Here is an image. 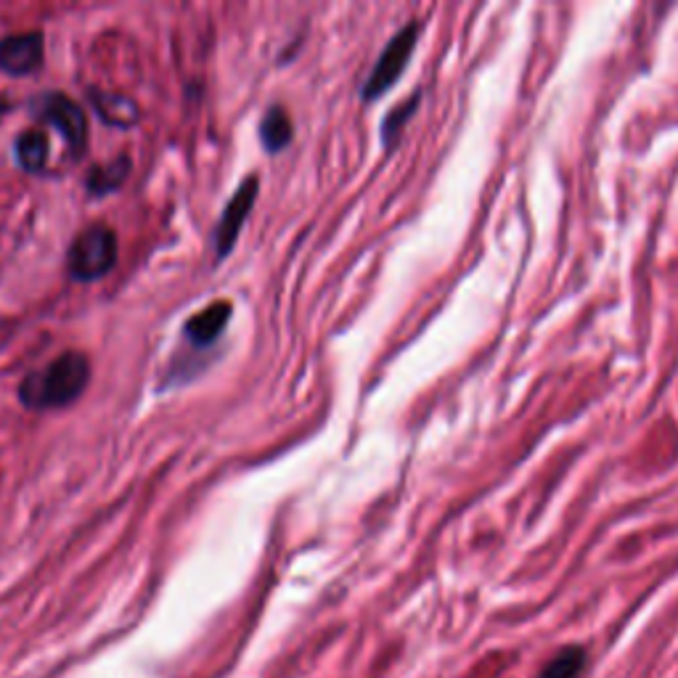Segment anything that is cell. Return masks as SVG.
I'll return each mask as SVG.
<instances>
[{"label": "cell", "instance_id": "9c48e42d", "mask_svg": "<svg viewBox=\"0 0 678 678\" xmlns=\"http://www.w3.org/2000/svg\"><path fill=\"white\" fill-rule=\"evenodd\" d=\"M16 162L27 173H43L48 165V156H51V143H48L46 130L30 128L24 133H19L14 143Z\"/></svg>", "mask_w": 678, "mask_h": 678}, {"label": "cell", "instance_id": "ba28073f", "mask_svg": "<svg viewBox=\"0 0 678 678\" xmlns=\"http://www.w3.org/2000/svg\"><path fill=\"white\" fill-rule=\"evenodd\" d=\"M87 98H91L93 109L96 115L102 117V122L112 125V128H133V125L141 119V109L133 98L122 96V93H112V91H98V87H91L87 91Z\"/></svg>", "mask_w": 678, "mask_h": 678}, {"label": "cell", "instance_id": "8fae6325", "mask_svg": "<svg viewBox=\"0 0 678 678\" xmlns=\"http://www.w3.org/2000/svg\"><path fill=\"white\" fill-rule=\"evenodd\" d=\"M130 175V160L128 156H117V160H109L104 162V165H96L87 173V191L93 194V197H106V194L117 191L119 186L128 180Z\"/></svg>", "mask_w": 678, "mask_h": 678}, {"label": "cell", "instance_id": "3957f363", "mask_svg": "<svg viewBox=\"0 0 678 678\" xmlns=\"http://www.w3.org/2000/svg\"><path fill=\"white\" fill-rule=\"evenodd\" d=\"M30 109L35 112L40 122L56 128V133L65 138L67 147L72 149L74 160L83 156L87 147V117L83 106L74 104L65 93H43L30 104Z\"/></svg>", "mask_w": 678, "mask_h": 678}, {"label": "cell", "instance_id": "8992f818", "mask_svg": "<svg viewBox=\"0 0 678 678\" xmlns=\"http://www.w3.org/2000/svg\"><path fill=\"white\" fill-rule=\"evenodd\" d=\"M43 35L40 33H22L9 35L0 40V72L24 78L33 74L43 65Z\"/></svg>", "mask_w": 678, "mask_h": 678}, {"label": "cell", "instance_id": "277c9868", "mask_svg": "<svg viewBox=\"0 0 678 678\" xmlns=\"http://www.w3.org/2000/svg\"><path fill=\"white\" fill-rule=\"evenodd\" d=\"M419 24H406L398 35L387 43V48L376 59V67L369 74L366 85H363V102H376L385 96L390 87L398 83L400 74L406 72L408 61H411L413 48H417Z\"/></svg>", "mask_w": 678, "mask_h": 678}, {"label": "cell", "instance_id": "30bf717a", "mask_svg": "<svg viewBox=\"0 0 678 678\" xmlns=\"http://www.w3.org/2000/svg\"><path fill=\"white\" fill-rule=\"evenodd\" d=\"M292 138H294V128H292V117H289V112L281 104L271 106L260 122V141H262V147H266V152L279 154L281 149H287L289 143H292Z\"/></svg>", "mask_w": 678, "mask_h": 678}, {"label": "cell", "instance_id": "4fadbf2b", "mask_svg": "<svg viewBox=\"0 0 678 678\" xmlns=\"http://www.w3.org/2000/svg\"><path fill=\"white\" fill-rule=\"evenodd\" d=\"M417 104H419V93H413L408 102H404L398 109H393L390 115L385 117V122H382V141H385L387 149H393L395 143H398L400 130H404V125L411 119L413 112H417Z\"/></svg>", "mask_w": 678, "mask_h": 678}, {"label": "cell", "instance_id": "6da1fadb", "mask_svg": "<svg viewBox=\"0 0 678 678\" xmlns=\"http://www.w3.org/2000/svg\"><path fill=\"white\" fill-rule=\"evenodd\" d=\"M91 361L80 350H67L46 369L27 374L19 385V400L33 411L72 406L91 382Z\"/></svg>", "mask_w": 678, "mask_h": 678}, {"label": "cell", "instance_id": "7a4b0ae2", "mask_svg": "<svg viewBox=\"0 0 678 678\" xmlns=\"http://www.w3.org/2000/svg\"><path fill=\"white\" fill-rule=\"evenodd\" d=\"M117 234L109 225H87L69 244L67 273L80 284L104 279L117 266Z\"/></svg>", "mask_w": 678, "mask_h": 678}, {"label": "cell", "instance_id": "52a82bcc", "mask_svg": "<svg viewBox=\"0 0 678 678\" xmlns=\"http://www.w3.org/2000/svg\"><path fill=\"white\" fill-rule=\"evenodd\" d=\"M231 313H234V305L225 303V300H218V303L207 305L204 311L194 313L184 326L186 339L194 348H210L223 335L225 326H229Z\"/></svg>", "mask_w": 678, "mask_h": 678}, {"label": "cell", "instance_id": "5b68a950", "mask_svg": "<svg viewBox=\"0 0 678 678\" xmlns=\"http://www.w3.org/2000/svg\"><path fill=\"white\" fill-rule=\"evenodd\" d=\"M257 188H260V180H257L255 175H249V178L236 188V194L229 199V204H225L221 221H218V225H215V255H218V260L229 257L231 249L236 247L238 234H242V225L247 223L249 212H253V207H255Z\"/></svg>", "mask_w": 678, "mask_h": 678}, {"label": "cell", "instance_id": "7c38bea8", "mask_svg": "<svg viewBox=\"0 0 678 678\" xmlns=\"http://www.w3.org/2000/svg\"><path fill=\"white\" fill-rule=\"evenodd\" d=\"M583 668H586V652L581 646H570V650H562L554 661L546 665L543 674L538 678H577Z\"/></svg>", "mask_w": 678, "mask_h": 678}]
</instances>
